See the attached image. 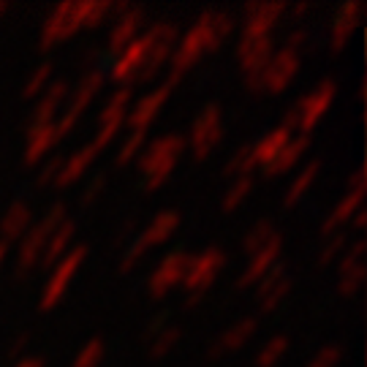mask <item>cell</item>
Listing matches in <instances>:
<instances>
[{
    "instance_id": "6da1fadb",
    "label": "cell",
    "mask_w": 367,
    "mask_h": 367,
    "mask_svg": "<svg viewBox=\"0 0 367 367\" xmlns=\"http://www.w3.org/2000/svg\"><path fill=\"white\" fill-rule=\"evenodd\" d=\"M182 152H185V139L177 134H164L147 142L145 150L139 152V169L145 174L147 191H158L169 180Z\"/></svg>"
},
{
    "instance_id": "7a4b0ae2",
    "label": "cell",
    "mask_w": 367,
    "mask_h": 367,
    "mask_svg": "<svg viewBox=\"0 0 367 367\" xmlns=\"http://www.w3.org/2000/svg\"><path fill=\"white\" fill-rule=\"evenodd\" d=\"M69 215V207L66 201H55L49 207V213L38 223H33L27 229L22 240H20V250H17V267H14V278H27L33 269L38 267V259H41V250L47 247L49 237L57 231V226L66 220Z\"/></svg>"
},
{
    "instance_id": "3957f363",
    "label": "cell",
    "mask_w": 367,
    "mask_h": 367,
    "mask_svg": "<svg viewBox=\"0 0 367 367\" xmlns=\"http://www.w3.org/2000/svg\"><path fill=\"white\" fill-rule=\"evenodd\" d=\"M335 96H338V85H335V79H324V82H318L308 96H302L296 103H294L292 109H289V115H286L283 125H286L289 131H299V136H308V134L318 125V120L329 112V106H332Z\"/></svg>"
},
{
    "instance_id": "277c9868",
    "label": "cell",
    "mask_w": 367,
    "mask_h": 367,
    "mask_svg": "<svg viewBox=\"0 0 367 367\" xmlns=\"http://www.w3.org/2000/svg\"><path fill=\"white\" fill-rule=\"evenodd\" d=\"M177 226H180V213L177 210H166V213H161V215H155L152 223L147 226L145 231L134 240V243L128 245V250H125V256H122L120 261V272L125 275L128 269H134L139 261H142V256H145L150 247H155V245L166 243L171 234L177 231Z\"/></svg>"
},
{
    "instance_id": "5b68a950",
    "label": "cell",
    "mask_w": 367,
    "mask_h": 367,
    "mask_svg": "<svg viewBox=\"0 0 367 367\" xmlns=\"http://www.w3.org/2000/svg\"><path fill=\"white\" fill-rule=\"evenodd\" d=\"M106 85V73L96 69V71H87L82 76V82H79V87H73V96H71V103L63 109V115L55 120V134H57V139L63 142V136H69L73 128H76V122L79 117L85 115V109L93 103V98L101 93V87Z\"/></svg>"
},
{
    "instance_id": "8992f818",
    "label": "cell",
    "mask_w": 367,
    "mask_h": 367,
    "mask_svg": "<svg viewBox=\"0 0 367 367\" xmlns=\"http://www.w3.org/2000/svg\"><path fill=\"white\" fill-rule=\"evenodd\" d=\"M85 259H87V245H73L71 250L52 267L49 283L44 286V292H41V310L55 308V305L63 299V294L69 289L71 278L79 272V267L85 264Z\"/></svg>"
},
{
    "instance_id": "52a82bcc",
    "label": "cell",
    "mask_w": 367,
    "mask_h": 367,
    "mask_svg": "<svg viewBox=\"0 0 367 367\" xmlns=\"http://www.w3.org/2000/svg\"><path fill=\"white\" fill-rule=\"evenodd\" d=\"M220 136H223V112H220V103H207V106L199 112V117L194 120L191 139H188L196 161L210 158V152L215 150Z\"/></svg>"
},
{
    "instance_id": "ba28073f",
    "label": "cell",
    "mask_w": 367,
    "mask_h": 367,
    "mask_svg": "<svg viewBox=\"0 0 367 367\" xmlns=\"http://www.w3.org/2000/svg\"><path fill=\"white\" fill-rule=\"evenodd\" d=\"M223 267H226V253L220 247H207L199 256H191L188 269H185V278H182V286L188 289V294L196 292L207 294Z\"/></svg>"
},
{
    "instance_id": "9c48e42d",
    "label": "cell",
    "mask_w": 367,
    "mask_h": 367,
    "mask_svg": "<svg viewBox=\"0 0 367 367\" xmlns=\"http://www.w3.org/2000/svg\"><path fill=\"white\" fill-rule=\"evenodd\" d=\"M294 280L292 275H289V264L283 261V259H278L269 272L259 280V289H256V299H259V305H261V313H272L286 296L292 292Z\"/></svg>"
},
{
    "instance_id": "30bf717a",
    "label": "cell",
    "mask_w": 367,
    "mask_h": 367,
    "mask_svg": "<svg viewBox=\"0 0 367 367\" xmlns=\"http://www.w3.org/2000/svg\"><path fill=\"white\" fill-rule=\"evenodd\" d=\"M188 261H191V256L182 253V250L169 253V256L155 267V272L150 275V286H147V289H150V296H152V299H164L174 286H182Z\"/></svg>"
},
{
    "instance_id": "8fae6325",
    "label": "cell",
    "mask_w": 367,
    "mask_h": 367,
    "mask_svg": "<svg viewBox=\"0 0 367 367\" xmlns=\"http://www.w3.org/2000/svg\"><path fill=\"white\" fill-rule=\"evenodd\" d=\"M76 30H82L79 14H76V0L60 3V6L49 14L47 22H44V30H41V49H52L55 44L71 38Z\"/></svg>"
},
{
    "instance_id": "7c38bea8",
    "label": "cell",
    "mask_w": 367,
    "mask_h": 367,
    "mask_svg": "<svg viewBox=\"0 0 367 367\" xmlns=\"http://www.w3.org/2000/svg\"><path fill=\"white\" fill-rule=\"evenodd\" d=\"M171 90H174V85L164 82L158 90H152L150 96H145L142 101H136V103L128 109V115H125L128 134H147L150 122L158 117V112H161V109H164V103L169 101Z\"/></svg>"
},
{
    "instance_id": "4fadbf2b",
    "label": "cell",
    "mask_w": 367,
    "mask_h": 367,
    "mask_svg": "<svg viewBox=\"0 0 367 367\" xmlns=\"http://www.w3.org/2000/svg\"><path fill=\"white\" fill-rule=\"evenodd\" d=\"M299 55L292 52V49H278L272 57H269L267 69H264V90L272 93V96H278V93H283L289 85H292V79L299 73Z\"/></svg>"
},
{
    "instance_id": "5bb4252c",
    "label": "cell",
    "mask_w": 367,
    "mask_h": 367,
    "mask_svg": "<svg viewBox=\"0 0 367 367\" xmlns=\"http://www.w3.org/2000/svg\"><path fill=\"white\" fill-rule=\"evenodd\" d=\"M283 0L272 3H247L245 6V27L243 36H272V30L280 24V17L286 14Z\"/></svg>"
},
{
    "instance_id": "9a60e30c",
    "label": "cell",
    "mask_w": 367,
    "mask_h": 367,
    "mask_svg": "<svg viewBox=\"0 0 367 367\" xmlns=\"http://www.w3.org/2000/svg\"><path fill=\"white\" fill-rule=\"evenodd\" d=\"M272 55H275L272 36H240L237 60L243 66V76L245 73H264Z\"/></svg>"
},
{
    "instance_id": "2e32d148",
    "label": "cell",
    "mask_w": 367,
    "mask_h": 367,
    "mask_svg": "<svg viewBox=\"0 0 367 367\" xmlns=\"http://www.w3.org/2000/svg\"><path fill=\"white\" fill-rule=\"evenodd\" d=\"M194 24L199 27V33H201V41H204V52L207 55L218 52L223 47V41L234 33V17L226 14V11H215V8L204 11Z\"/></svg>"
},
{
    "instance_id": "e0dca14e",
    "label": "cell",
    "mask_w": 367,
    "mask_h": 367,
    "mask_svg": "<svg viewBox=\"0 0 367 367\" xmlns=\"http://www.w3.org/2000/svg\"><path fill=\"white\" fill-rule=\"evenodd\" d=\"M362 17H365V6L359 0H348V3H343L340 8H338V17H335L332 30H329V47H332V52H343L345 49V44L354 36V30L362 22Z\"/></svg>"
},
{
    "instance_id": "ac0fdd59",
    "label": "cell",
    "mask_w": 367,
    "mask_h": 367,
    "mask_svg": "<svg viewBox=\"0 0 367 367\" xmlns=\"http://www.w3.org/2000/svg\"><path fill=\"white\" fill-rule=\"evenodd\" d=\"M145 22H147L145 6H128L125 14L117 17V22H115L112 33H109V52H112V55H120L131 41L139 38V27Z\"/></svg>"
},
{
    "instance_id": "d6986e66",
    "label": "cell",
    "mask_w": 367,
    "mask_h": 367,
    "mask_svg": "<svg viewBox=\"0 0 367 367\" xmlns=\"http://www.w3.org/2000/svg\"><path fill=\"white\" fill-rule=\"evenodd\" d=\"M71 96V85L66 82V79H57V82H52L47 90L41 93V101H38V106L33 109V115H30V120L24 128H38V125H49V122H55V115H57V109L63 106V101Z\"/></svg>"
},
{
    "instance_id": "ffe728a7",
    "label": "cell",
    "mask_w": 367,
    "mask_h": 367,
    "mask_svg": "<svg viewBox=\"0 0 367 367\" xmlns=\"http://www.w3.org/2000/svg\"><path fill=\"white\" fill-rule=\"evenodd\" d=\"M280 250H283V234H278L275 240L269 245H264L259 253H253L250 256V261H247V267L243 269V275H240V280H237V286L245 289V286H253V283H259L264 275L269 272V267L280 259Z\"/></svg>"
},
{
    "instance_id": "44dd1931",
    "label": "cell",
    "mask_w": 367,
    "mask_h": 367,
    "mask_svg": "<svg viewBox=\"0 0 367 367\" xmlns=\"http://www.w3.org/2000/svg\"><path fill=\"white\" fill-rule=\"evenodd\" d=\"M367 191H345L338 207L329 213V218L321 223V237H332L345 229V223H351V218L357 215V210H362V201H365Z\"/></svg>"
},
{
    "instance_id": "7402d4cb",
    "label": "cell",
    "mask_w": 367,
    "mask_h": 367,
    "mask_svg": "<svg viewBox=\"0 0 367 367\" xmlns=\"http://www.w3.org/2000/svg\"><path fill=\"white\" fill-rule=\"evenodd\" d=\"M33 226V210L24 204V201H14L6 215L0 220V243L11 245V243H20L27 229Z\"/></svg>"
},
{
    "instance_id": "603a6c76",
    "label": "cell",
    "mask_w": 367,
    "mask_h": 367,
    "mask_svg": "<svg viewBox=\"0 0 367 367\" xmlns=\"http://www.w3.org/2000/svg\"><path fill=\"white\" fill-rule=\"evenodd\" d=\"M73 237H76V223L71 218H66L60 226H57V231L49 237L47 247L41 250V259H38V267L41 269H52L69 250L73 247Z\"/></svg>"
},
{
    "instance_id": "cb8c5ba5",
    "label": "cell",
    "mask_w": 367,
    "mask_h": 367,
    "mask_svg": "<svg viewBox=\"0 0 367 367\" xmlns=\"http://www.w3.org/2000/svg\"><path fill=\"white\" fill-rule=\"evenodd\" d=\"M24 139H27V145H24V164L27 166L44 161V155L52 152L60 142L55 134V122L38 125V128H24Z\"/></svg>"
},
{
    "instance_id": "d4e9b609",
    "label": "cell",
    "mask_w": 367,
    "mask_h": 367,
    "mask_svg": "<svg viewBox=\"0 0 367 367\" xmlns=\"http://www.w3.org/2000/svg\"><path fill=\"white\" fill-rule=\"evenodd\" d=\"M145 57H147V38L145 36H139L136 41H131V44H128V47L117 55V63L112 66L109 79H112V82H120V85H125L134 73L139 71V66L145 63Z\"/></svg>"
},
{
    "instance_id": "484cf974",
    "label": "cell",
    "mask_w": 367,
    "mask_h": 367,
    "mask_svg": "<svg viewBox=\"0 0 367 367\" xmlns=\"http://www.w3.org/2000/svg\"><path fill=\"white\" fill-rule=\"evenodd\" d=\"M308 147H310V139L308 136H294L289 139V145L283 147L275 158H272V164L264 166V174L267 177H278V174H286L289 169H294L302 158H305V152H308Z\"/></svg>"
},
{
    "instance_id": "4316f807",
    "label": "cell",
    "mask_w": 367,
    "mask_h": 367,
    "mask_svg": "<svg viewBox=\"0 0 367 367\" xmlns=\"http://www.w3.org/2000/svg\"><path fill=\"white\" fill-rule=\"evenodd\" d=\"M93 161H96V150H93L90 145L82 147V150H76L73 155L66 158V164H63V169H60V174H57L55 185H57V188H69V185H73L76 180H82V177L87 174V169L93 166Z\"/></svg>"
},
{
    "instance_id": "83f0119b",
    "label": "cell",
    "mask_w": 367,
    "mask_h": 367,
    "mask_svg": "<svg viewBox=\"0 0 367 367\" xmlns=\"http://www.w3.org/2000/svg\"><path fill=\"white\" fill-rule=\"evenodd\" d=\"M289 139H292V131H289L286 125H278L275 131H269L264 139H259V142L253 145V161H256V166L264 169L267 164H272V158L289 145Z\"/></svg>"
},
{
    "instance_id": "f1b7e54d",
    "label": "cell",
    "mask_w": 367,
    "mask_h": 367,
    "mask_svg": "<svg viewBox=\"0 0 367 367\" xmlns=\"http://www.w3.org/2000/svg\"><path fill=\"white\" fill-rule=\"evenodd\" d=\"M256 329H259V318H243L240 324H234V326H229L223 335L218 338V345L223 354H231V351H240L245 343L250 340L253 335H256Z\"/></svg>"
},
{
    "instance_id": "f546056e",
    "label": "cell",
    "mask_w": 367,
    "mask_h": 367,
    "mask_svg": "<svg viewBox=\"0 0 367 367\" xmlns=\"http://www.w3.org/2000/svg\"><path fill=\"white\" fill-rule=\"evenodd\" d=\"M131 98H134V90H128V87L115 90L112 98L106 101V106H103L98 122H101V125H125V115H128V109H131Z\"/></svg>"
},
{
    "instance_id": "4dcf8cb0",
    "label": "cell",
    "mask_w": 367,
    "mask_h": 367,
    "mask_svg": "<svg viewBox=\"0 0 367 367\" xmlns=\"http://www.w3.org/2000/svg\"><path fill=\"white\" fill-rule=\"evenodd\" d=\"M318 171H321V164H318V161H310L305 169L296 174V180L289 185L286 199H283V204H286V207H294V204H299V201H302V196L308 194V191H310V185L316 182Z\"/></svg>"
},
{
    "instance_id": "1f68e13d",
    "label": "cell",
    "mask_w": 367,
    "mask_h": 367,
    "mask_svg": "<svg viewBox=\"0 0 367 367\" xmlns=\"http://www.w3.org/2000/svg\"><path fill=\"white\" fill-rule=\"evenodd\" d=\"M259 169L253 161V145H243L223 166V177L229 180H240V177H253V171Z\"/></svg>"
},
{
    "instance_id": "d6a6232c",
    "label": "cell",
    "mask_w": 367,
    "mask_h": 367,
    "mask_svg": "<svg viewBox=\"0 0 367 367\" xmlns=\"http://www.w3.org/2000/svg\"><path fill=\"white\" fill-rule=\"evenodd\" d=\"M280 231L275 229V223L272 220H259L247 234H245V240H243V250L247 253V259L253 256V253H259L264 245H269L275 237H278Z\"/></svg>"
},
{
    "instance_id": "836d02e7",
    "label": "cell",
    "mask_w": 367,
    "mask_h": 367,
    "mask_svg": "<svg viewBox=\"0 0 367 367\" xmlns=\"http://www.w3.org/2000/svg\"><path fill=\"white\" fill-rule=\"evenodd\" d=\"M112 11L109 0H76V14H79V24L82 27H96L101 24Z\"/></svg>"
},
{
    "instance_id": "e575fe53",
    "label": "cell",
    "mask_w": 367,
    "mask_h": 367,
    "mask_svg": "<svg viewBox=\"0 0 367 367\" xmlns=\"http://www.w3.org/2000/svg\"><path fill=\"white\" fill-rule=\"evenodd\" d=\"M180 340H182V329H180V326H166L155 340L150 343L147 357H150V359H164V357H169L171 351H174V345Z\"/></svg>"
},
{
    "instance_id": "d590c367",
    "label": "cell",
    "mask_w": 367,
    "mask_h": 367,
    "mask_svg": "<svg viewBox=\"0 0 367 367\" xmlns=\"http://www.w3.org/2000/svg\"><path fill=\"white\" fill-rule=\"evenodd\" d=\"M250 188H253V177H240V180H234L231 188H229L226 196H223V201H220V210H223V213H234V210L245 201V196L250 194Z\"/></svg>"
},
{
    "instance_id": "8d00e7d4",
    "label": "cell",
    "mask_w": 367,
    "mask_h": 367,
    "mask_svg": "<svg viewBox=\"0 0 367 367\" xmlns=\"http://www.w3.org/2000/svg\"><path fill=\"white\" fill-rule=\"evenodd\" d=\"M289 351V338H272V340L264 343V348L259 351L256 357V367H275L280 362V357Z\"/></svg>"
},
{
    "instance_id": "74e56055",
    "label": "cell",
    "mask_w": 367,
    "mask_h": 367,
    "mask_svg": "<svg viewBox=\"0 0 367 367\" xmlns=\"http://www.w3.org/2000/svg\"><path fill=\"white\" fill-rule=\"evenodd\" d=\"M345 247H348V234H345V231H338V234L326 237V240H324V247H321V253H318V259H316L318 267L332 264Z\"/></svg>"
},
{
    "instance_id": "f35d334b",
    "label": "cell",
    "mask_w": 367,
    "mask_h": 367,
    "mask_svg": "<svg viewBox=\"0 0 367 367\" xmlns=\"http://www.w3.org/2000/svg\"><path fill=\"white\" fill-rule=\"evenodd\" d=\"M103 354H106V345L101 338H93L90 343H85V348L76 354L71 367H98L103 362Z\"/></svg>"
},
{
    "instance_id": "ab89813d",
    "label": "cell",
    "mask_w": 367,
    "mask_h": 367,
    "mask_svg": "<svg viewBox=\"0 0 367 367\" xmlns=\"http://www.w3.org/2000/svg\"><path fill=\"white\" fill-rule=\"evenodd\" d=\"M145 145H147V134H128V136H125V142L120 145V152H117L115 164H117V166L131 164L134 158H139V152L145 150Z\"/></svg>"
},
{
    "instance_id": "60d3db41",
    "label": "cell",
    "mask_w": 367,
    "mask_h": 367,
    "mask_svg": "<svg viewBox=\"0 0 367 367\" xmlns=\"http://www.w3.org/2000/svg\"><path fill=\"white\" fill-rule=\"evenodd\" d=\"M49 79H52V66L49 63H41L36 71H33V76L27 79V85H24V98H36L41 96L44 90L49 87Z\"/></svg>"
},
{
    "instance_id": "b9f144b4",
    "label": "cell",
    "mask_w": 367,
    "mask_h": 367,
    "mask_svg": "<svg viewBox=\"0 0 367 367\" xmlns=\"http://www.w3.org/2000/svg\"><path fill=\"white\" fill-rule=\"evenodd\" d=\"M365 278H367V267H365V264H359V267L340 272V294H343V296H354V294L362 289Z\"/></svg>"
},
{
    "instance_id": "7bdbcfd3",
    "label": "cell",
    "mask_w": 367,
    "mask_h": 367,
    "mask_svg": "<svg viewBox=\"0 0 367 367\" xmlns=\"http://www.w3.org/2000/svg\"><path fill=\"white\" fill-rule=\"evenodd\" d=\"M106 185H109V174L106 171H101V174H96L93 180H90V185L82 191V196H79V204L82 207H90V204H96L98 196L106 191Z\"/></svg>"
},
{
    "instance_id": "ee69618b",
    "label": "cell",
    "mask_w": 367,
    "mask_h": 367,
    "mask_svg": "<svg viewBox=\"0 0 367 367\" xmlns=\"http://www.w3.org/2000/svg\"><path fill=\"white\" fill-rule=\"evenodd\" d=\"M343 362V345H326L310 359L308 367H338Z\"/></svg>"
},
{
    "instance_id": "f6af8a7d",
    "label": "cell",
    "mask_w": 367,
    "mask_h": 367,
    "mask_svg": "<svg viewBox=\"0 0 367 367\" xmlns=\"http://www.w3.org/2000/svg\"><path fill=\"white\" fill-rule=\"evenodd\" d=\"M63 164H66V158L63 155H52L47 164H44V169L38 174V188H47V185H55V180H57V174L63 169Z\"/></svg>"
},
{
    "instance_id": "bcb514c9",
    "label": "cell",
    "mask_w": 367,
    "mask_h": 367,
    "mask_svg": "<svg viewBox=\"0 0 367 367\" xmlns=\"http://www.w3.org/2000/svg\"><path fill=\"white\" fill-rule=\"evenodd\" d=\"M122 128H125V125H101V128H98L96 139L90 142V147L96 150V155L101 152V150H106V145H109V142H112V139L120 134Z\"/></svg>"
},
{
    "instance_id": "7dc6e473",
    "label": "cell",
    "mask_w": 367,
    "mask_h": 367,
    "mask_svg": "<svg viewBox=\"0 0 367 367\" xmlns=\"http://www.w3.org/2000/svg\"><path fill=\"white\" fill-rule=\"evenodd\" d=\"M136 229H139V220L136 218H128L125 223L120 226V231H117V237H115V247H125V245H131L136 240Z\"/></svg>"
},
{
    "instance_id": "c3c4849f",
    "label": "cell",
    "mask_w": 367,
    "mask_h": 367,
    "mask_svg": "<svg viewBox=\"0 0 367 367\" xmlns=\"http://www.w3.org/2000/svg\"><path fill=\"white\" fill-rule=\"evenodd\" d=\"M310 41V33L305 30V27H296V30H292L289 36H286V41H283V49H292V52H296L299 55V49L305 47Z\"/></svg>"
},
{
    "instance_id": "681fc988",
    "label": "cell",
    "mask_w": 367,
    "mask_h": 367,
    "mask_svg": "<svg viewBox=\"0 0 367 367\" xmlns=\"http://www.w3.org/2000/svg\"><path fill=\"white\" fill-rule=\"evenodd\" d=\"M166 321H169V313H158V316L152 318L150 324H147V329H145V335H142V340L150 343V340H155L164 329H166Z\"/></svg>"
},
{
    "instance_id": "f907efd6",
    "label": "cell",
    "mask_w": 367,
    "mask_h": 367,
    "mask_svg": "<svg viewBox=\"0 0 367 367\" xmlns=\"http://www.w3.org/2000/svg\"><path fill=\"white\" fill-rule=\"evenodd\" d=\"M27 345H30V332H22L20 338H14V343H11V348H8V359H20L24 351H27Z\"/></svg>"
},
{
    "instance_id": "816d5d0a",
    "label": "cell",
    "mask_w": 367,
    "mask_h": 367,
    "mask_svg": "<svg viewBox=\"0 0 367 367\" xmlns=\"http://www.w3.org/2000/svg\"><path fill=\"white\" fill-rule=\"evenodd\" d=\"M365 223H367V213H365V207H362V210H357V215L351 218V226H354L357 231H362V229H365Z\"/></svg>"
},
{
    "instance_id": "f5cc1de1",
    "label": "cell",
    "mask_w": 367,
    "mask_h": 367,
    "mask_svg": "<svg viewBox=\"0 0 367 367\" xmlns=\"http://www.w3.org/2000/svg\"><path fill=\"white\" fill-rule=\"evenodd\" d=\"M17 367H44V359H38V357H27V359H20Z\"/></svg>"
},
{
    "instance_id": "db71d44e",
    "label": "cell",
    "mask_w": 367,
    "mask_h": 367,
    "mask_svg": "<svg viewBox=\"0 0 367 367\" xmlns=\"http://www.w3.org/2000/svg\"><path fill=\"white\" fill-rule=\"evenodd\" d=\"M201 299H204V294H201V292L188 294V299H185V308H188V310H194V308L199 305V302H201Z\"/></svg>"
},
{
    "instance_id": "11a10c76",
    "label": "cell",
    "mask_w": 367,
    "mask_h": 367,
    "mask_svg": "<svg viewBox=\"0 0 367 367\" xmlns=\"http://www.w3.org/2000/svg\"><path fill=\"white\" fill-rule=\"evenodd\" d=\"M292 11H294V17H305V14L310 11V3H308V0H302V3H296V6H294Z\"/></svg>"
},
{
    "instance_id": "9f6ffc18",
    "label": "cell",
    "mask_w": 367,
    "mask_h": 367,
    "mask_svg": "<svg viewBox=\"0 0 367 367\" xmlns=\"http://www.w3.org/2000/svg\"><path fill=\"white\" fill-rule=\"evenodd\" d=\"M6 253H8V245L0 243V267H3V261H6Z\"/></svg>"
},
{
    "instance_id": "6f0895ef",
    "label": "cell",
    "mask_w": 367,
    "mask_h": 367,
    "mask_svg": "<svg viewBox=\"0 0 367 367\" xmlns=\"http://www.w3.org/2000/svg\"><path fill=\"white\" fill-rule=\"evenodd\" d=\"M8 11V3H0V14H6Z\"/></svg>"
}]
</instances>
